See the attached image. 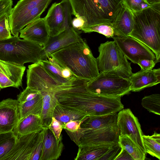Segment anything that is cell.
<instances>
[{
  "instance_id": "32",
  "label": "cell",
  "mask_w": 160,
  "mask_h": 160,
  "mask_svg": "<svg viewBox=\"0 0 160 160\" xmlns=\"http://www.w3.org/2000/svg\"><path fill=\"white\" fill-rule=\"evenodd\" d=\"M17 139V137L13 131L0 133V160L11 151Z\"/></svg>"
},
{
  "instance_id": "7",
  "label": "cell",
  "mask_w": 160,
  "mask_h": 160,
  "mask_svg": "<svg viewBox=\"0 0 160 160\" xmlns=\"http://www.w3.org/2000/svg\"><path fill=\"white\" fill-rule=\"evenodd\" d=\"M87 88L97 94L109 97H122L131 91L128 79L115 75L99 72L98 76L87 82Z\"/></svg>"
},
{
  "instance_id": "41",
  "label": "cell",
  "mask_w": 160,
  "mask_h": 160,
  "mask_svg": "<svg viewBox=\"0 0 160 160\" xmlns=\"http://www.w3.org/2000/svg\"><path fill=\"white\" fill-rule=\"evenodd\" d=\"M85 119L69 121L63 125V129L70 132H74L79 129L82 122Z\"/></svg>"
},
{
  "instance_id": "23",
  "label": "cell",
  "mask_w": 160,
  "mask_h": 160,
  "mask_svg": "<svg viewBox=\"0 0 160 160\" xmlns=\"http://www.w3.org/2000/svg\"><path fill=\"white\" fill-rule=\"evenodd\" d=\"M118 112L105 115L88 117L81 124L80 127L96 129L117 125Z\"/></svg>"
},
{
  "instance_id": "13",
  "label": "cell",
  "mask_w": 160,
  "mask_h": 160,
  "mask_svg": "<svg viewBox=\"0 0 160 160\" xmlns=\"http://www.w3.org/2000/svg\"><path fill=\"white\" fill-rule=\"evenodd\" d=\"M82 39L79 31L71 26L58 35L50 37L47 42L42 47L39 60L47 59L54 52Z\"/></svg>"
},
{
  "instance_id": "31",
  "label": "cell",
  "mask_w": 160,
  "mask_h": 160,
  "mask_svg": "<svg viewBox=\"0 0 160 160\" xmlns=\"http://www.w3.org/2000/svg\"><path fill=\"white\" fill-rule=\"evenodd\" d=\"M142 140L146 152L160 160V134L154 132L151 135H143Z\"/></svg>"
},
{
  "instance_id": "19",
  "label": "cell",
  "mask_w": 160,
  "mask_h": 160,
  "mask_svg": "<svg viewBox=\"0 0 160 160\" xmlns=\"http://www.w3.org/2000/svg\"><path fill=\"white\" fill-rule=\"evenodd\" d=\"M62 140V134L57 140L52 132L48 128L39 160H56L59 158L64 147Z\"/></svg>"
},
{
  "instance_id": "27",
  "label": "cell",
  "mask_w": 160,
  "mask_h": 160,
  "mask_svg": "<svg viewBox=\"0 0 160 160\" xmlns=\"http://www.w3.org/2000/svg\"><path fill=\"white\" fill-rule=\"evenodd\" d=\"M53 117L63 125L71 121L86 119L88 117L81 112L63 106L59 102L55 108Z\"/></svg>"
},
{
  "instance_id": "45",
  "label": "cell",
  "mask_w": 160,
  "mask_h": 160,
  "mask_svg": "<svg viewBox=\"0 0 160 160\" xmlns=\"http://www.w3.org/2000/svg\"><path fill=\"white\" fill-rule=\"evenodd\" d=\"M157 63L152 60L144 59L139 60L137 64L141 68V69L146 71L152 70Z\"/></svg>"
},
{
  "instance_id": "24",
  "label": "cell",
  "mask_w": 160,
  "mask_h": 160,
  "mask_svg": "<svg viewBox=\"0 0 160 160\" xmlns=\"http://www.w3.org/2000/svg\"><path fill=\"white\" fill-rule=\"evenodd\" d=\"M114 145L78 147L75 160H101L102 158Z\"/></svg>"
},
{
  "instance_id": "17",
  "label": "cell",
  "mask_w": 160,
  "mask_h": 160,
  "mask_svg": "<svg viewBox=\"0 0 160 160\" xmlns=\"http://www.w3.org/2000/svg\"><path fill=\"white\" fill-rule=\"evenodd\" d=\"M128 79L131 84V91L137 92L160 82V69L142 70L132 73Z\"/></svg>"
},
{
  "instance_id": "42",
  "label": "cell",
  "mask_w": 160,
  "mask_h": 160,
  "mask_svg": "<svg viewBox=\"0 0 160 160\" xmlns=\"http://www.w3.org/2000/svg\"><path fill=\"white\" fill-rule=\"evenodd\" d=\"M12 5V0H0V17L6 13L10 14Z\"/></svg>"
},
{
  "instance_id": "14",
  "label": "cell",
  "mask_w": 160,
  "mask_h": 160,
  "mask_svg": "<svg viewBox=\"0 0 160 160\" xmlns=\"http://www.w3.org/2000/svg\"><path fill=\"white\" fill-rule=\"evenodd\" d=\"M38 132L17 137L12 149L2 160H32Z\"/></svg>"
},
{
  "instance_id": "21",
  "label": "cell",
  "mask_w": 160,
  "mask_h": 160,
  "mask_svg": "<svg viewBox=\"0 0 160 160\" xmlns=\"http://www.w3.org/2000/svg\"><path fill=\"white\" fill-rule=\"evenodd\" d=\"M40 92L42 100L40 117L44 128H48L52 121L55 108L58 102L56 96V92L51 91Z\"/></svg>"
},
{
  "instance_id": "46",
  "label": "cell",
  "mask_w": 160,
  "mask_h": 160,
  "mask_svg": "<svg viewBox=\"0 0 160 160\" xmlns=\"http://www.w3.org/2000/svg\"><path fill=\"white\" fill-rule=\"evenodd\" d=\"M133 160L129 154L125 150L122 148L121 151L115 159V160Z\"/></svg>"
},
{
  "instance_id": "48",
  "label": "cell",
  "mask_w": 160,
  "mask_h": 160,
  "mask_svg": "<svg viewBox=\"0 0 160 160\" xmlns=\"http://www.w3.org/2000/svg\"><path fill=\"white\" fill-rule=\"evenodd\" d=\"M1 89H2V88H1V87L0 86V91Z\"/></svg>"
},
{
  "instance_id": "1",
  "label": "cell",
  "mask_w": 160,
  "mask_h": 160,
  "mask_svg": "<svg viewBox=\"0 0 160 160\" xmlns=\"http://www.w3.org/2000/svg\"><path fill=\"white\" fill-rule=\"evenodd\" d=\"M88 81L77 78L70 86L57 91L56 96L59 102L88 117L117 113L123 108L121 97H107L93 93L87 88Z\"/></svg>"
},
{
  "instance_id": "26",
  "label": "cell",
  "mask_w": 160,
  "mask_h": 160,
  "mask_svg": "<svg viewBox=\"0 0 160 160\" xmlns=\"http://www.w3.org/2000/svg\"><path fill=\"white\" fill-rule=\"evenodd\" d=\"M52 0H47L28 12L21 20L13 32V36H18L21 30L29 23L40 18L42 13L45 11Z\"/></svg>"
},
{
  "instance_id": "44",
  "label": "cell",
  "mask_w": 160,
  "mask_h": 160,
  "mask_svg": "<svg viewBox=\"0 0 160 160\" xmlns=\"http://www.w3.org/2000/svg\"><path fill=\"white\" fill-rule=\"evenodd\" d=\"M0 86L2 88L12 87L18 88L16 84L8 77L0 72Z\"/></svg>"
},
{
  "instance_id": "29",
  "label": "cell",
  "mask_w": 160,
  "mask_h": 160,
  "mask_svg": "<svg viewBox=\"0 0 160 160\" xmlns=\"http://www.w3.org/2000/svg\"><path fill=\"white\" fill-rule=\"evenodd\" d=\"M39 61L46 71L56 80L65 87L71 86L73 82L64 78L62 72V67L50 57Z\"/></svg>"
},
{
  "instance_id": "18",
  "label": "cell",
  "mask_w": 160,
  "mask_h": 160,
  "mask_svg": "<svg viewBox=\"0 0 160 160\" xmlns=\"http://www.w3.org/2000/svg\"><path fill=\"white\" fill-rule=\"evenodd\" d=\"M133 12L122 2L111 22L115 36H129L133 29Z\"/></svg>"
},
{
  "instance_id": "34",
  "label": "cell",
  "mask_w": 160,
  "mask_h": 160,
  "mask_svg": "<svg viewBox=\"0 0 160 160\" xmlns=\"http://www.w3.org/2000/svg\"><path fill=\"white\" fill-rule=\"evenodd\" d=\"M142 106L150 112L160 115V95L153 94L144 96L141 101Z\"/></svg>"
},
{
  "instance_id": "36",
  "label": "cell",
  "mask_w": 160,
  "mask_h": 160,
  "mask_svg": "<svg viewBox=\"0 0 160 160\" xmlns=\"http://www.w3.org/2000/svg\"><path fill=\"white\" fill-rule=\"evenodd\" d=\"M48 128H43L38 134L32 160H39L43 147L45 135Z\"/></svg>"
},
{
  "instance_id": "22",
  "label": "cell",
  "mask_w": 160,
  "mask_h": 160,
  "mask_svg": "<svg viewBox=\"0 0 160 160\" xmlns=\"http://www.w3.org/2000/svg\"><path fill=\"white\" fill-rule=\"evenodd\" d=\"M43 128L41 117L31 115L19 121L12 131L17 137H18L39 132Z\"/></svg>"
},
{
  "instance_id": "38",
  "label": "cell",
  "mask_w": 160,
  "mask_h": 160,
  "mask_svg": "<svg viewBox=\"0 0 160 160\" xmlns=\"http://www.w3.org/2000/svg\"><path fill=\"white\" fill-rule=\"evenodd\" d=\"M40 93V91L27 87L17 96V100L19 104H22L33 99Z\"/></svg>"
},
{
  "instance_id": "10",
  "label": "cell",
  "mask_w": 160,
  "mask_h": 160,
  "mask_svg": "<svg viewBox=\"0 0 160 160\" xmlns=\"http://www.w3.org/2000/svg\"><path fill=\"white\" fill-rule=\"evenodd\" d=\"M112 38L127 59L134 63L137 64L139 60L144 59L155 61L154 53L137 40L130 36H115Z\"/></svg>"
},
{
  "instance_id": "9",
  "label": "cell",
  "mask_w": 160,
  "mask_h": 160,
  "mask_svg": "<svg viewBox=\"0 0 160 160\" xmlns=\"http://www.w3.org/2000/svg\"><path fill=\"white\" fill-rule=\"evenodd\" d=\"M27 87L40 92L57 91L68 87L63 86L45 70L39 61L28 66L27 72Z\"/></svg>"
},
{
  "instance_id": "8",
  "label": "cell",
  "mask_w": 160,
  "mask_h": 160,
  "mask_svg": "<svg viewBox=\"0 0 160 160\" xmlns=\"http://www.w3.org/2000/svg\"><path fill=\"white\" fill-rule=\"evenodd\" d=\"M71 8L68 0L53 3L44 18L51 37L56 36L72 26Z\"/></svg>"
},
{
  "instance_id": "4",
  "label": "cell",
  "mask_w": 160,
  "mask_h": 160,
  "mask_svg": "<svg viewBox=\"0 0 160 160\" xmlns=\"http://www.w3.org/2000/svg\"><path fill=\"white\" fill-rule=\"evenodd\" d=\"M68 1L72 14L83 22L82 27L102 23H111L122 3V0Z\"/></svg>"
},
{
  "instance_id": "5",
  "label": "cell",
  "mask_w": 160,
  "mask_h": 160,
  "mask_svg": "<svg viewBox=\"0 0 160 160\" xmlns=\"http://www.w3.org/2000/svg\"><path fill=\"white\" fill-rule=\"evenodd\" d=\"M43 47L18 36L0 40V60L19 66L39 62Z\"/></svg>"
},
{
  "instance_id": "25",
  "label": "cell",
  "mask_w": 160,
  "mask_h": 160,
  "mask_svg": "<svg viewBox=\"0 0 160 160\" xmlns=\"http://www.w3.org/2000/svg\"><path fill=\"white\" fill-rule=\"evenodd\" d=\"M42 106V100L41 93L31 100L19 104L18 122L31 115L41 116Z\"/></svg>"
},
{
  "instance_id": "33",
  "label": "cell",
  "mask_w": 160,
  "mask_h": 160,
  "mask_svg": "<svg viewBox=\"0 0 160 160\" xmlns=\"http://www.w3.org/2000/svg\"><path fill=\"white\" fill-rule=\"evenodd\" d=\"M81 30L84 33L96 32L107 38H112L115 36L113 28L110 23H102L82 27Z\"/></svg>"
},
{
  "instance_id": "20",
  "label": "cell",
  "mask_w": 160,
  "mask_h": 160,
  "mask_svg": "<svg viewBox=\"0 0 160 160\" xmlns=\"http://www.w3.org/2000/svg\"><path fill=\"white\" fill-rule=\"evenodd\" d=\"M47 0H20L12 8L9 16L11 33L22 18L39 4Z\"/></svg>"
},
{
  "instance_id": "28",
  "label": "cell",
  "mask_w": 160,
  "mask_h": 160,
  "mask_svg": "<svg viewBox=\"0 0 160 160\" xmlns=\"http://www.w3.org/2000/svg\"><path fill=\"white\" fill-rule=\"evenodd\" d=\"M25 69L24 66H19L0 60V72L13 81L18 88L22 86V79Z\"/></svg>"
},
{
  "instance_id": "2",
  "label": "cell",
  "mask_w": 160,
  "mask_h": 160,
  "mask_svg": "<svg viewBox=\"0 0 160 160\" xmlns=\"http://www.w3.org/2000/svg\"><path fill=\"white\" fill-rule=\"evenodd\" d=\"M49 57L68 69L78 78L90 81L99 74L97 59L85 40L56 51Z\"/></svg>"
},
{
  "instance_id": "47",
  "label": "cell",
  "mask_w": 160,
  "mask_h": 160,
  "mask_svg": "<svg viewBox=\"0 0 160 160\" xmlns=\"http://www.w3.org/2000/svg\"><path fill=\"white\" fill-rule=\"evenodd\" d=\"M150 6L160 4V0H145Z\"/></svg>"
},
{
  "instance_id": "37",
  "label": "cell",
  "mask_w": 160,
  "mask_h": 160,
  "mask_svg": "<svg viewBox=\"0 0 160 160\" xmlns=\"http://www.w3.org/2000/svg\"><path fill=\"white\" fill-rule=\"evenodd\" d=\"M122 3L132 12L142 10L151 6L145 0H122Z\"/></svg>"
},
{
  "instance_id": "40",
  "label": "cell",
  "mask_w": 160,
  "mask_h": 160,
  "mask_svg": "<svg viewBox=\"0 0 160 160\" xmlns=\"http://www.w3.org/2000/svg\"><path fill=\"white\" fill-rule=\"evenodd\" d=\"M121 147L118 143L112 146L101 160H115L121 151Z\"/></svg>"
},
{
  "instance_id": "12",
  "label": "cell",
  "mask_w": 160,
  "mask_h": 160,
  "mask_svg": "<svg viewBox=\"0 0 160 160\" xmlns=\"http://www.w3.org/2000/svg\"><path fill=\"white\" fill-rule=\"evenodd\" d=\"M117 125L120 135L128 136L146 154L140 125L138 118L130 109L123 108L118 112Z\"/></svg>"
},
{
  "instance_id": "16",
  "label": "cell",
  "mask_w": 160,
  "mask_h": 160,
  "mask_svg": "<svg viewBox=\"0 0 160 160\" xmlns=\"http://www.w3.org/2000/svg\"><path fill=\"white\" fill-rule=\"evenodd\" d=\"M19 37L42 47L50 36L44 18H40L29 23L20 32Z\"/></svg>"
},
{
  "instance_id": "11",
  "label": "cell",
  "mask_w": 160,
  "mask_h": 160,
  "mask_svg": "<svg viewBox=\"0 0 160 160\" xmlns=\"http://www.w3.org/2000/svg\"><path fill=\"white\" fill-rule=\"evenodd\" d=\"M84 129L78 147L115 145L118 143L120 132L117 125L98 129Z\"/></svg>"
},
{
  "instance_id": "3",
  "label": "cell",
  "mask_w": 160,
  "mask_h": 160,
  "mask_svg": "<svg viewBox=\"0 0 160 160\" xmlns=\"http://www.w3.org/2000/svg\"><path fill=\"white\" fill-rule=\"evenodd\" d=\"M133 28L131 37L140 41L154 53L160 61V4L133 12Z\"/></svg>"
},
{
  "instance_id": "43",
  "label": "cell",
  "mask_w": 160,
  "mask_h": 160,
  "mask_svg": "<svg viewBox=\"0 0 160 160\" xmlns=\"http://www.w3.org/2000/svg\"><path fill=\"white\" fill-rule=\"evenodd\" d=\"M85 129L80 127L78 130L74 132H70L65 130L70 138L77 146L79 140L84 133Z\"/></svg>"
},
{
  "instance_id": "35",
  "label": "cell",
  "mask_w": 160,
  "mask_h": 160,
  "mask_svg": "<svg viewBox=\"0 0 160 160\" xmlns=\"http://www.w3.org/2000/svg\"><path fill=\"white\" fill-rule=\"evenodd\" d=\"M10 14L6 13L0 17V40L6 39L12 36L9 20Z\"/></svg>"
},
{
  "instance_id": "39",
  "label": "cell",
  "mask_w": 160,
  "mask_h": 160,
  "mask_svg": "<svg viewBox=\"0 0 160 160\" xmlns=\"http://www.w3.org/2000/svg\"><path fill=\"white\" fill-rule=\"evenodd\" d=\"M63 125L61 122L53 117L48 127V128L52 132L57 140H59L61 135L62 131L63 129Z\"/></svg>"
},
{
  "instance_id": "15",
  "label": "cell",
  "mask_w": 160,
  "mask_h": 160,
  "mask_svg": "<svg viewBox=\"0 0 160 160\" xmlns=\"http://www.w3.org/2000/svg\"><path fill=\"white\" fill-rule=\"evenodd\" d=\"M17 100L8 98L0 102V133L13 131L18 121Z\"/></svg>"
},
{
  "instance_id": "30",
  "label": "cell",
  "mask_w": 160,
  "mask_h": 160,
  "mask_svg": "<svg viewBox=\"0 0 160 160\" xmlns=\"http://www.w3.org/2000/svg\"><path fill=\"white\" fill-rule=\"evenodd\" d=\"M118 143L121 147L125 150L133 160H144L146 154L140 147L128 136L120 135Z\"/></svg>"
},
{
  "instance_id": "6",
  "label": "cell",
  "mask_w": 160,
  "mask_h": 160,
  "mask_svg": "<svg viewBox=\"0 0 160 160\" xmlns=\"http://www.w3.org/2000/svg\"><path fill=\"white\" fill-rule=\"evenodd\" d=\"M96 58L100 72L112 74L129 79L132 73L131 62L113 41H107L98 47Z\"/></svg>"
}]
</instances>
